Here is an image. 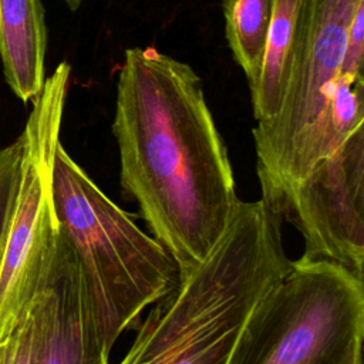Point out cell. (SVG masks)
Masks as SVG:
<instances>
[{
	"label": "cell",
	"instance_id": "obj_1",
	"mask_svg": "<svg viewBox=\"0 0 364 364\" xmlns=\"http://www.w3.org/2000/svg\"><path fill=\"white\" fill-rule=\"evenodd\" d=\"M112 134L121 186L182 280L212 253L240 200L200 77L154 47L128 48Z\"/></svg>",
	"mask_w": 364,
	"mask_h": 364
},
{
	"label": "cell",
	"instance_id": "obj_2",
	"mask_svg": "<svg viewBox=\"0 0 364 364\" xmlns=\"http://www.w3.org/2000/svg\"><path fill=\"white\" fill-rule=\"evenodd\" d=\"M282 216L239 200L212 253L155 303L118 364H228L262 297L289 272Z\"/></svg>",
	"mask_w": 364,
	"mask_h": 364
},
{
	"label": "cell",
	"instance_id": "obj_3",
	"mask_svg": "<svg viewBox=\"0 0 364 364\" xmlns=\"http://www.w3.org/2000/svg\"><path fill=\"white\" fill-rule=\"evenodd\" d=\"M53 205L60 230L78 260L90 306L107 351L136 328L142 311L181 284L175 259L115 205L57 145Z\"/></svg>",
	"mask_w": 364,
	"mask_h": 364
},
{
	"label": "cell",
	"instance_id": "obj_4",
	"mask_svg": "<svg viewBox=\"0 0 364 364\" xmlns=\"http://www.w3.org/2000/svg\"><path fill=\"white\" fill-rule=\"evenodd\" d=\"M363 1H304L280 107L252 131L262 199L272 208L341 145L331 128L330 101L340 77L347 27Z\"/></svg>",
	"mask_w": 364,
	"mask_h": 364
},
{
	"label": "cell",
	"instance_id": "obj_5",
	"mask_svg": "<svg viewBox=\"0 0 364 364\" xmlns=\"http://www.w3.org/2000/svg\"><path fill=\"white\" fill-rule=\"evenodd\" d=\"M363 336V280L300 257L253 309L228 364H321Z\"/></svg>",
	"mask_w": 364,
	"mask_h": 364
},
{
	"label": "cell",
	"instance_id": "obj_6",
	"mask_svg": "<svg viewBox=\"0 0 364 364\" xmlns=\"http://www.w3.org/2000/svg\"><path fill=\"white\" fill-rule=\"evenodd\" d=\"M71 67L63 61L31 100L21 132L18 186L0 249V346L34 303L53 255L58 223L53 205V164Z\"/></svg>",
	"mask_w": 364,
	"mask_h": 364
},
{
	"label": "cell",
	"instance_id": "obj_7",
	"mask_svg": "<svg viewBox=\"0 0 364 364\" xmlns=\"http://www.w3.org/2000/svg\"><path fill=\"white\" fill-rule=\"evenodd\" d=\"M273 209L300 232L303 259L336 263L363 280L364 125L318 161Z\"/></svg>",
	"mask_w": 364,
	"mask_h": 364
},
{
	"label": "cell",
	"instance_id": "obj_8",
	"mask_svg": "<svg viewBox=\"0 0 364 364\" xmlns=\"http://www.w3.org/2000/svg\"><path fill=\"white\" fill-rule=\"evenodd\" d=\"M38 301V364H109L78 260L60 228Z\"/></svg>",
	"mask_w": 364,
	"mask_h": 364
},
{
	"label": "cell",
	"instance_id": "obj_9",
	"mask_svg": "<svg viewBox=\"0 0 364 364\" xmlns=\"http://www.w3.org/2000/svg\"><path fill=\"white\" fill-rule=\"evenodd\" d=\"M47 27L40 0H0V58L17 98L31 101L46 81Z\"/></svg>",
	"mask_w": 364,
	"mask_h": 364
},
{
	"label": "cell",
	"instance_id": "obj_10",
	"mask_svg": "<svg viewBox=\"0 0 364 364\" xmlns=\"http://www.w3.org/2000/svg\"><path fill=\"white\" fill-rule=\"evenodd\" d=\"M304 1L272 0L270 26L262 73L257 84L250 90L256 122L269 119L280 107Z\"/></svg>",
	"mask_w": 364,
	"mask_h": 364
},
{
	"label": "cell",
	"instance_id": "obj_11",
	"mask_svg": "<svg viewBox=\"0 0 364 364\" xmlns=\"http://www.w3.org/2000/svg\"><path fill=\"white\" fill-rule=\"evenodd\" d=\"M220 4L228 44L252 90L262 73L272 0H220Z\"/></svg>",
	"mask_w": 364,
	"mask_h": 364
},
{
	"label": "cell",
	"instance_id": "obj_12",
	"mask_svg": "<svg viewBox=\"0 0 364 364\" xmlns=\"http://www.w3.org/2000/svg\"><path fill=\"white\" fill-rule=\"evenodd\" d=\"M40 334L41 314L37 294L27 314L4 344L3 364H38Z\"/></svg>",
	"mask_w": 364,
	"mask_h": 364
},
{
	"label": "cell",
	"instance_id": "obj_13",
	"mask_svg": "<svg viewBox=\"0 0 364 364\" xmlns=\"http://www.w3.org/2000/svg\"><path fill=\"white\" fill-rule=\"evenodd\" d=\"M21 154V134L10 145L0 148V249L18 186Z\"/></svg>",
	"mask_w": 364,
	"mask_h": 364
},
{
	"label": "cell",
	"instance_id": "obj_14",
	"mask_svg": "<svg viewBox=\"0 0 364 364\" xmlns=\"http://www.w3.org/2000/svg\"><path fill=\"white\" fill-rule=\"evenodd\" d=\"M364 1L360 3L354 11L353 18L347 27L346 47L340 67V75L348 78L364 77Z\"/></svg>",
	"mask_w": 364,
	"mask_h": 364
},
{
	"label": "cell",
	"instance_id": "obj_15",
	"mask_svg": "<svg viewBox=\"0 0 364 364\" xmlns=\"http://www.w3.org/2000/svg\"><path fill=\"white\" fill-rule=\"evenodd\" d=\"M361 347L363 338H357L353 343H350L343 351L327 358L321 364H363Z\"/></svg>",
	"mask_w": 364,
	"mask_h": 364
},
{
	"label": "cell",
	"instance_id": "obj_16",
	"mask_svg": "<svg viewBox=\"0 0 364 364\" xmlns=\"http://www.w3.org/2000/svg\"><path fill=\"white\" fill-rule=\"evenodd\" d=\"M63 1L67 3V6H68L71 10H75V9L81 4L82 0H63Z\"/></svg>",
	"mask_w": 364,
	"mask_h": 364
},
{
	"label": "cell",
	"instance_id": "obj_17",
	"mask_svg": "<svg viewBox=\"0 0 364 364\" xmlns=\"http://www.w3.org/2000/svg\"><path fill=\"white\" fill-rule=\"evenodd\" d=\"M4 360V346H0V364H3Z\"/></svg>",
	"mask_w": 364,
	"mask_h": 364
}]
</instances>
